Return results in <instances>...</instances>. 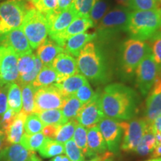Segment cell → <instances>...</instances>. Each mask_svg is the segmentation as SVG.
<instances>
[{
    "mask_svg": "<svg viewBox=\"0 0 161 161\" xmlns=\"http://www.w3.org/2000/svg\"><path fill=\"white\" fill-rule=\"evenodd\" d=\"M99 101L104 116L117 121H128L135 117L140 104L136 90L119 83L107 85L100 94Z\"/></svg>",
    "mask_w": 161,
    "mask_h": 161,
    "instance_id": "obj_1",
    "label": "cell"
},
{
    "mask_svg": "<svg viewBox=\"0 0 161 161\" xmlns=\"http://www.w3.org/2000/svg\"><path fill=\"white\" fill-rule=\"evenodd\" d=\"M78 72L94 84H104L110 80L108 60L97 44L90 42L77 57Z\"/></svg>",
    "mask_w": 161,
    "mask_h": 161,
    "instance_id": "obj_2",
    "label": "cell"
},
{
    "mask_svg": "<svg viewBox=\"0 0 161 161\" xmlns=\"http://www.w3.org/2000/svg\"><path fill=\"white\" fill-rule=\"evenodd\" d=\"M161 29V8L149 11H133L128 18L127 32L132 39L148 40Z\"/></svg>",
    "mask_w": 161,
    "mask_h": 161,
    "instance_id": "obj_3",
    "label": "cell"
},
{
    "mask_svg": "<svg viewBox=\"0 0 161 161\" xmlns=\"http://www.w3.org/2000/svg\"><path fill=\"white\" fill-rule=\"evenodd\" d=\"M151 51L148 43L142 40L130 39L122 44L119 56V69L122 79L130 80L141 60Z\"/></svg>",
    "mask_w": 161,
    "mask_h": 161,
    "instance_id": "obj_4",
    "label": "cell"
},
{
    "mask_svg": "<svg viewBox=\"0 0 161 161\" xmlns=\"http://www.w3.org/2000/svg\"><path fill=\"white\" fill-rule=\"evenodd\" d=\"M130 10L119 7L114 8L101 19L96 27L97 39L104 43H109L121 33L127 31Z\"/></svg>",
    "mask_w": 161,
    "mask_h": 161,
    "instance_id": "obj_5",
    "label": "cell"
},
{
    "mask_svg": "<svg viewBox=\"0 0 161 161\" xmlns=\"http://www.w3.org/2000/svg\"><path fill=\"white\" fill-rule=\"evenodd\" d=\"M34 8L25 0H6L0 3V35L18 29L28 10Z\"/></svg>",
    "mask_w": 161,
    "mask_h": 161,
    "instance_id": "obj_6",
    "label": "cell"
},
{
    "mask_svg": "<svg viewBox=\"0 0 161 161\" xmlns=\"http://www.w3.org/2000/svg\"><path fill=\"white\" fill-rule=\"evenodd\" d=\"M20 28L29 40L32 49H37L47 39L49 35L47 19L35 8L28 10Z\"/></svg>",
    "mask_w": 161,
    "mask_h": 161,
    "instance_id": "obj_7",
    "label": "cell"
},
{
    "mask_svg": "<svg viewBox=\"0 0 161 161\" xmlns=\"http://www.w3.org/2000/svg\"><path fill=\"white\" fill-rule=\"evenodd\" d=\"M136 84L142 96H147L161 75L151 51L141 60L135 71Z\"/></svg>",
    "mask_w": 161,
    "mask_h": 161,
    "instance_id": "obj_8",
    "label": "cell"
},
{
    "mask_svg": "<svg viewBox=\"0 0 161 161\" xmlns=\"http://www.w3.org/2000/svg\"><path fill=\"white\" fill-rule=\"evenodd\" d=\"M120 125L123 130L120 149L126 152H135L149 124L144 119H132L120 121Z\"/></svg>",
    "mask_w": 161,
    "mask_h": 161,
    "instance_id": "obj_9",
    "label": "cell"
},
{
    "mask_svg": "<svg viewBox=\"0 0 161 161\" xmlns=\"http://www.w3.org/2000/svg\"><path fill=\"white\" fill-rule=\"evenodd\" d=\"M65 99L66 98L54 84L39 88L35 90L33 113L38 114L47 110L60 109Z\"/></svg>",
    "mask_w": 161,
    "mask_h": 161,
    "instance_id": "obj_10",
    "label": "cell"
},
{
    "mask_svg": "<svg viewBox=\"0 0 161 161\" xmlns=\"http://www.w3.org/2000/svg\"><path fill=\"white\" fill-rule=\"evenodd\" d=\"M17 55L11 49L0 45V85H9L19 78Z\"/></svg>",
    "mask_w": 161,
    "mask_h": 161,
    "instance_id": "obj_11",
    "label": "cell"
},
{
    "mask_svg": "<svg viewBox=\"0 0 161 161\" xmlns=\"http://www.w3.org/2000/svg\"><path fill=\"white\" fill-rule=\"evenodd\" d=\"M97 126L105 141L109 152L113 154L118 153L120 149L123 134L119 121L104 116L97 124Z\"/></svg>",
    "mask_w": 161,
    "mask_h": 161,
    "instance_id": "obj_12",
    "label": "cell"
},
{
    "mask_svg": "<svg viewBox=\"0 0 161 161\" xmlns=\"http://www.w3.org/2000/svg\"><path fill=\"white\" fill-rule=\"evenodd\" d=\"M99 98V92H96L92 99L82 106L75 119L78 124L90 128L97 125L98 122L105 116L101 108Z\"/></svg>",
    "mask_w": 161,
    "mask_h": 161,
    "instance_id": "obj_13",
    "label": "cell"
},
{
    "mask_svg": "<svg viewBox=\"0 0 161 161\" xmlns=\"http://www.w3.org/2000/svg\"><path fill=\"white\" fill-rule=\"evenodd\" d=\"M0 45L11 49L17 57L31 54L33 50L20 27L0 35Z\"/></svg>",
    "mask_w": 161,
    "mask_h": 161,
    "instance_id": "obj_14",
    "label": "cell"
},
{
    "mask_svg": "<svg viewBox=\"0 0 161 161\" xmlns=\"http://www.w3.org/2000/svg\"><path fill=\"white\" fill-rule=\"evenodd\" d=\"M49 25V37L55 36L64 31L70 25L75 17H78L73 5L69 8L58 11L55 10L52 13L44 15Z\"/></svg>",
    "mask_w": 161,
    "mask_h": 161,
    "instance_id": "obj_15",
    "label": "cell"
},
{
    "mask_svg": "<svg viewBox=\"0 0 161 161\" xmlns=\"http://www.w3.org/2000/svg\"><path fill=\"white\" fill-rule=\"evenodd\" d=\"M161 115V76L157 78L155 83L148 94L144 110V119L151 125Z\"/></svg>",
    "mask_w": 161,
    "mask_h": 161,
    "instance_id": "obj_16",
    "label": "cell"
},
{
    "mask_svg": "<svg viewBox=\"0 0 161 161\" xmlns=\"http://www.w3.org/2000/svg\"><path fill=\"white\" fill-rule=\"evenodd\" d=\"M95 27L90 17H77L73 19L64 31L60 32L55 36L50 37L52 40L57 43L58 45L64 48L66 40L69 39L72 36L78 35V34L86 32L90 28Z\"/></svg>",
    "mask_w": 161,
    "mask_h": 161,
    "instance_id": "obj_17",
    "label": "cell"
},
{
    "mask_svg": "<svg viewBox=\"0 0 161 161\" xmlns=\"http://www.w3.org/2000/svg\"><path fill=\"white\" fill-rule=\"evenodd\" d=\"M58 74V80L69 77L78 73L77 60L73 56L62 52L57 55L51 64V66Z\"/></svg>",
    "mask_w": 161,
    "mask_h": 161,
    "instance_id": "obj_18",
    "label": "cell"
},
{
    "mask_svg": "<svg viewBox=\"0 0 161 161\" xmlns=\"http://www.w3.org/2000/svg\"><path fill=\"white\" fill-rule=\"evenodd\" d=\"M108 147L98 126L95 125L88 128L86 151L84 156L93 158L107 152Z\"/></svg>",
    "mask_w": 161,
    "mask_h": 161,
    "instance_id": "obj_19",
    "label": "cell"
},
{
    "mask_svg": "<svg viewBox=\"0 0 161 161\" xmlns=\"http://www.w3.org/2000/svg\"><path fill=\"white\" fill-rule=\"evenodd\" d=\"M96 37H97V35L96 31L92 32V33L91 32L90 33L84 32V33L72 36L66 40L65 42L64 46V51L72 56L78 57L84 46L88 43L96 39Z\"/></svg>",
    "mask_w": 161,
    "mask_h": 161,
    "instance_id": "obj_20",
    "label": "cell"
},
{
    "mask_svg": "<svg viewBox=\"0 0 161 161\" xmlns=\"http://www.w3.org/2000/svg\"><path fill=\"white\" fill-rule=\"evenodd\" d=\"M64 49L54 40L46 39L37 48V55L43 66H51L54 59L60 53L64 52Z\"/></svg>",
    "mask_w": 161,
    "mask_h": 161,
    "instance_id": "obj_21",
    "label": "cell"
},
{
    "mask_svg": "<svg viewBox=\"0 0 161 161\" xmlns=\"http://www.w3.org/2000/svg\"><path fill=\"white\" fill-rule=\"evenodd\" d=\"M86 81H88V80L83 75L78 73L69 77L58 80L56 83L54 84V85L58 87L64 97L67 98L74 95L76 91Z\"/></svg>",
    "mask_w": 161,
    "mask_h": 161,
    "instance_id": "obj_22",
    "label": "cell"
},
{
    "mask_svg": "<svg viewBox=\"0 0 161 161\" xmlns=\"http://www.w3.org/2000/svg\"><path fill=\"white\" fill-rule=\"evenodd\" d=\"M33 152L21 144H11L0 152V161H26Z\"/></svg>",
    "mask_w": 161,
    "mask_h": 161,
    "instance_id": "obj_23",
    "label": "cell"
},
{
    "mask_svg": "<svg viewBox=\"0 0 161 161\" xmlns=\"http://www.w3.org/2000/svg\"><path fill=\"white\" fill-rule=\"evenodd\" d=\"M27 115L21 110L17 114L11 124L8 130L5 134L6 140L10 144H17L20 142L24 134V123Z\"/></svg>",
    "mask_w": 161,
    "mask_h": 161,
    "instance_id": "obj_24",
    "label": "cell"
},
{
    "mask_svg": "<svg viewBox=\"0 0 161 161\" xmlns=\"http://www.w3.org/2000/svg\"><path fill=\"white\" fill-rule=\"evenodd\" d=\"M58 78L57 72L52 66H43L31 84L36 90L39 88L52 85L56 83Z\"/></svg>",
    "mask_w": 161,
    "mask_h": 161,
    "instance_id": "obj_25",
    "label": "cell"
},
{
    "mask_svg": "<svg viewBox=\"0 0 161 161\" xmlns=\"http://www.w3.org/2000/svg\"><path fill=\"white\" fill-rule=\"evenodd\" d=\"M8 108L17 114L22 110V90L19 84L17 82L9 84L8 90Z\"/></svg>",
    "mask_w": 161,
    "mask_h": 161,
    "instance_id": "obj_26",
    "label": "cell"
},
{
    "mask_svg": "<svg viewBox=\"0 0 161 161\" xmlns=\"http://www.w3.org/2000/svg\"><path fill=\"white\" fill-rule=\"evenodd\" d=\"M39 154L44 158L55 157L64 153V145L55 140L46 138L43 145L38 150Z\"/></svg>",
    "mask_w": 161,
    "mask_h": 161,
    "instance_id": "obj_27",
    "label": "cell"
},
{
    "mask_svg": "<svg viewBox=\"0 0 161 161\" xmlns=\"http://www.w3.org/2000/svg\"><path fill=\"white\" fill-rule=\"evenodd\" d=\"M83 105L84 104L74 95L66 98L64 105L61 108V111L65 122L75 119L78 111Z\"/></svg>",
    "mask_w": 161,
    "mask_h": 161,
    "instance_id": "obj_28",
    "label": "cell"
},
{
    "mask_svg": "<svg viewBox=\"0 0 161 161\" xmlns=\"http://www.w3.org/2000/svg\"><path fill=\"white\" fill-rule=\"evenodd\" d=\"M156 147V141L154 133L153 131L151 125L148 126L142 140L136 147V151L140 155H147L151 154Z\"/></svg>",
    "mask_w": 161,
    "mask_h": 161,
    "instance_id": "obj_29",
    "label": "cell"
},
{
    "mask_svg": "<svg viewBox=\"0 0 161 161\" xmlns=\"http://www.w3.org/2000/svg\"><path fill=\"white\" fill-rule=\"evenodd\" d=\"M22 90V102L23 108L22 110L26 115L33 114L35 108V89L31 84L21 86Z\"/></svg>",
    "mask_w": 161,
    "mask_h": 161,
    "instance_id": "obj_30",
    "label": "cell"
},
{
    "mask_svg": "<svg viewBox=\"0 0 161 161\" xmlns=\"http://www.w3.org/2000/svg\"><path fill=\"white\" fill-rule=\"evenodd\" d=\"M37 114L44 126L49 125H61L66 123L61 109L44 110V111L40 112Z\"/></svg>",
    "mask_w": 161,
    "mask_h": 161,
    "instance_id": "obj_31",
    "label": "cell"
},
{
    "mask_svg": "<svg viewBox=\"0 0 161 161\" xmlns=\"http://www.w3.org/2000/svg\"><path fill=\"white\" fill-rule=\"evenodd\" d=\"M46 138V136L41 132L31 134V135H29L24 133L20 140V144L28 150L35 152L39 150Z\"/></svg>",
    "mask_w": 161,
    "mask_h": 161,
    "instance_id": "obj_32",
    "label": "cell"
},
{
    "mask_svg": "<svg viewBox=\"0 0 161 161\" xmlns=\"http://www.w3.org/2000/svg\"><path fill=\"white\" fill-rule=\"evenodd\" d=\"M78 124L75 119H72L60 125L55 140L61 143H65L68 140H71Z\"/></svg>",
    "mask_w": 161,
    "mask_h": 161,
    "instance_id": "obj_33",
    "label": "cell"
},
{
    "mask_svg": "<svg viewBox=\"0 0 161 161\" xmlns=\"http://www.w3.org/2000/svg\"><path fill=\"white\" fill-rule=\"evenodd\" d=\"M108 8L109 5L105 0H95L89 15L95 27L104 17V16L108 13Z\"/></svg>",
    "mask_w": 161,
    "mask_h": 161,
    "instance_id": "obj_34",
    "label": "cell"
},
{
    "mask_svg": "<svg viewBox=\"0 0 161 161\" xmlns=\"http://www.w3.org/2000/svg\"><path fill=\"white\" fill-rule=\"evenodd\" d=\"M148 40L149 42L148 43L151 49V52L161 75V29L157 31Z\"/></svg>",
    "mask_w": 161,
    "mask_h": 161,
    "instance_id": "obj_35",
    "label": "cell"
},
{
    "mask_svg": "<svg viewBox=\"0 0 161 161\" xmlns=\"http://www.w3.org/2000/svg\"><path fill=\"white\" fill-rule=\"evenodd\" d=\"M43 124L42 123L41 120L40 119L37 114L33 113L26 116L25 123H24L25 134L31 135V134L40 133L43 130Z\"/></svg>",
    "mask_w": 161,
    "mask_h": 161,
    "instance_id": "obj_36",
    "label": "cell"
},
{
    "mask_svg": "<svg viewBox=\"0 0 161 161\" xmlns=\"http://www.w3.org/2000/svg\"><path fill=\"white\" fill-rule=\"evenodd\" d=\"M35 57L36 55L33 53L18 57L17 69L19 77L26 75L33 70L35 65Z\"/></svg>",
    "mask_w": 161,
    "mask_h": 161,
    "instance_id": "obj_37",
    "label": "cell"
},
{
    "mask_svg": "<svg viewBox=\"0 0 161 161\" xmlns=\"http://www.w3.org/2000/svg\"><path fill=\"white\" fill-rule=\"evenodd\" d=\"M64 152L69 158L70 161H84V154L74 142V140H68L64 144Z\"/></svg>",
    "mask_w": 161,
    "mask_h": 161,
    "instance_id": "obj_38",
    "label": "cell"
},
{
    "mask_svg": "<svg viewBox=\"0 0 161 161\" xmlns=\"http://www.w3.org/2000/svg\"><path fill=\"white\" fill-rule=\"evenodd\" d=\"M34 8L46 15L58 8V0H29Z\"/></svg>",
    "mask_w": 161,
    "mask_h": 161,
    "instance_id": "obj_39",
    "label": "cell"
},
{
    "mask_svg": "<svg viewBox=\"0 0 161 161\" xmlns=\"http://www.w3.org/2000/svg\"><path fill=\"white\" fill-rule=\"evenodd\" d=\"M87 130L88 128L78 124L75 132H74L72 140L77 145V146L85 154L86 151V141H87Z\"/></svg>",
    "mask_w": 161,
    "mask_h": 161,
    "instance_id": "obj_40",
    "label": "cell"
},
{
    "mask_svg": "<svg viewBox=\"0 0 161 161\" xmlns=\"http://www.w3.org/2000/svg\"><path fill=\"white\" fill-rule=\"evenodd\" d=\"M43 64H42L41 61H40L39 58L36 55L35 65L33 70H32L31 72H30L29 73L26 74V75L19 76V77L18 78L17 82H18V84H19L20 86L23 85H25V84H32V82L35 80L36 77H37L38 74H39L40 71L41 70L42 68H43Z\"/></svg>",
    "mask_w": 161,
    "mask_h": 161,
    "instance_id": "obj_41",
    "label": "cell"
},
{
    "mask_svg": "<svg viewBox=\"0 0 161 161\" xmlns=\"http://www.w3.org/2000/svg\"><path fill=\"white\" fill-rule=\"evenodd\" d=\"M94 2L95 0H73V7L78 17H90V12Z\"/></svg>",
    "mask_w": 161,
    "mask_h": 161,
    "instance_id": "obj_42",
    "label": "cell"
},
{
    "mask_svg": "<svg viewBox=\"0 0 161 161\" xmlns=\"http://www.w3.org/2000/svg\"><path fill=\"white\" fill-rule=\"evenodd\" d=\"M157 0H130V11H149L159 8Z\"/></svg>",
    "mask_w": 161,
    "mask_h": 161,
    "instance_id": "obj_43",
    "label": "cell"
},
{
    "mask_svg": "<svg viewBox=\"0 0 161 161\" xmlns=\"http://www.w3.org/2000/svg\"><path fill=\"white\" fill-rule=\"evenodd\" d=\"M96 92L93 91L92 87L90 86L89 81H86L84 85H82L78 89L74 96L78 98L83 104H85L92 99V97L95 96Z\"/></svg>",
    "mask_w": 161,
    "mask_h": 161,
    "instance_id": "obj_44",
    "label": "cell"
},
{
    "mask_svg": "<svg viewBox=\"0 0 161 161\" xmlns=\"http://www.w3.org/2000/svg\"><path fill=\"white\" fill-rule=\"evenodd\" d=\"M15 116L16 114L13 111V110L10 108H8L7 110L4 114L3 118L0 121V128H1L2 131L4 133V134L8 130L9 128L14 120Z\"/></svg>",
    "mask_w": 161,
    "mask_h": 161,
    "instance_id": "obj_45",
    "label": "cell"
},
{
    "mask_svg": "<svg viewBox=\"0 0 161 161\" xmlns=\"http://www.w3.org/2000/svg\"><path fill=\"white\" fill-rule=\"evenodd\" d=\"M9 85H0V121L5 114L8 108V90Z\"/></svg>",
    "mask_w": 161,
    "mask_h": 161,
    "instance_id": "obj_46",
    "label": "cell"
},
{
    "mask_svg": "<svg viewBox=\"0 0 161 161\" xmlns=\"http://www.w3.org/2000/svg\"><path fill=\"white\" fill-rule=\"evenodd\" d=\"M60 125H45L43 128V134L46 138L52 139L55 140L56 134H57L58 130Z\"/></svg>",
    "mask_w": 161,
    "mask_h": 161,
    "instance_id": "obj_47",
    "label": "cell"
},
{
    "mask_svg": "<svg viewBox=\"0 0 161 161\" xmlns=\"http://www.w3.org/2000/svg\"><path fill=\"white\" fill-rule=\"evenodd\" d=\"M73 5V0H58V11H62L69 8Z\"/></svg>",
    "mask_w": 161,
    "mask_h": 161,
    "instance_id": "obj_48",
    "label": "cell"
},
{
    "mask_svg": "<svg viewBox=\"0 0 161 161\" xmlns=\"http://www.w3.org/2000/svg\"><path fill=\"white\" fill-rule=\"evenodd\" d=\"M151 128L154 134L157 132H161V115L159 116L154 122L151 124Z\"/></svg>",
    "mask_w": 161,
    "mask_h": 161,
    "instance_id": "obj_49",
    "label": "cell"
},
{
    "mask_svg": "<svg viewBox=\"0 0 161 161\" xmlns=\"http://www.w3.org/2000/svg\"><path fill=\"white\" fill-rule=\"evenodd\" d=\"M117 5H119V7L125 8L130 11V0H115Z\"/></svg>",
    "mask_w": 161,
    "mask_h": 161,
    "instance_id": "obj_50",
    "label": "cell"
},
{
    "mask_svg": "<svg viewBox=\"0 0 161 161\" xmlns=\"http://www.w3.org/2000/svg\"><path fill=\"white\" fill-rule=\"evenodd\" d=\"M152 158H157L159 157H161V145L157 146L153 152H152Z\"/></svg>",
    "mask_w": 161,
    "mask_h": 161,
    "instance_id": "obj_51",
    "label": "cell"
},
{
    "mask_svg": "<svg viewBox=\"0 0 161 161\" xmlns=\"http://www.w3.org/2000/svg\"><path fill=\"white\" fill-rule=\"evenodd\" d=\"M50 161H70L66 155H64V154H60V155L55 156L53 159H52Z\"/></svg>",
    "mask_w": 161,
    "mask_h": 161,
    "instance_id": "obj_52",
    "label": "cell"
},
{
    "mask_svg": "<svg viewBox=\"0 0 161 161\" xmlns=\"http://www.w3.org/2000/svg\"><path fill=\"white\" fill-rule=\"evenodd\" d=\"M156 141V146L161 145V132H157L154 134Z\"/></svg>",
    "mask_w": 161,
    "mask_h": 161,
    "instance_id": "obj_53",
    "label": "cell"
},
{
    "mask_svg": "<svg viewBox=\"0 0 161 161\" xmlns=\"http://www.w3.org/2000/svg\"><path fill=\"white\" fill-rule=\"evenodd\" d=\"M26 161H41V160L38 158V157L36 155V154L35 152L32 153V154L29 157V159H28Z\"/></svg>",
    "mask_w": 161,
    "mask_h": 161,
    "instance_id": "obj_54",
    "label": "cell"
},
{
    "mask_svg": "<svg viewBox=\"0 0 161 161\" xmlns=\"http://www.w3.org/2000/svg\"><path fill=\"white\" fill-rule=\"evenodd\" d=\"M5 134H4V133L0 130V149H1L2 146H3V145L4 139H5Z\"/></svg>",
    "mask_w": 161,
    "mask_h": 161,
    "instance_id": "obj_55",
    "label": "cell"
},
{
    "mask_svg": "<svg viewBox=\"0 0 161 161\" xmlns=\"http://www.w3.org/2000/svg\"><path fill=\"white\" fill-rule=\"evenodd\" d=\"M146 161H161V158H153L151 160H146Z\"/></svg>",
    "mask_w": 161,
    "mask_h": 161,
    "instance_id": "obj_56",
    "label": "cell"
},
{
    "mask_svg": "<svg viewBox=\"0 0 161 161\" xmlns=\"http://www.w3.org/2000/svg\"><path fill=\"white\" fill-rule=\"evenodd\" d=\"M104 161H114V156L110 157V158H108V159H106V160H104Z\"/></svg>",
    "mask_w": 161,
    "mask_h": 161,
    "instance_id": "obj_57",
    "label": "cell"
},
{
    "mask_svg": "<svg viewBox=\"0 0 161 161\" xmlns=\"http://www.w3.org/2000/svg\"><path fill=\"white\" fill-rule=\"evenodd\" d=\"M157 2H158V5H159V7L161 8V0H157Z\"/></svg>",
    "mask_w": 161,
    "mask_h": 161,
    "instance_id": "obj_58",
    "label": "cell"
},
{
    "mask_svg": "<svg viewBox=\"0 0 161 161\" xmlns=\"http://www.w3.org/2000/svg\"><path fill=\"white\" fill-rule=\"evenodd\" d=\"M0 1H6V0H0ZM25 1H29V0H25Z\"/></svg>",
    "mask_w": 161,
    "mask_h": 161,
    "instance_id": "obj_59",
    "label": "cell"
}]
</instances>
